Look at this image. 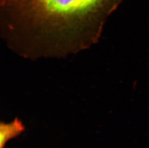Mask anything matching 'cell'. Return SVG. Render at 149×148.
<instances>
[{"mask_svg": "<svg viewBox=\"0 0 149 148\" xmlns=\"http://www.w3.org/2000/svg\"><path fill=\"white\" fill-rule=\"evenodd\" d=\"M121 1L0 0L2 33L42 55L74 53L96 39Z\"/></svg>", "mask_w": 149, "mask_h": 148, "instance_id": "cell-1", "label": "cell"}, {"mask_svg": "<svg viewBox=\"0 0 149 148\" xmlns=\"http://www.w3.org/2000/svg\"><path fill=\"white\" fill-rule=\"evenodd\" d=\"M25 130L21 121L17 118L9 123L0 124V148H4L8 141L20 135Z\"/></svg>", "mask_w": 149, "mask_h": 148, "instance_id": "cell-2", "label": "cell"}]
</instances>
